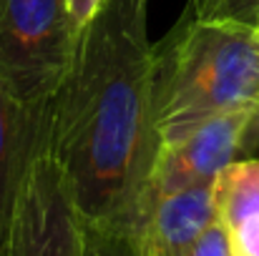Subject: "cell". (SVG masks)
Returning a JSON list of instances; mask_svg holds the SVG:
<instances>
[{
	"label": "cell",
	"instance_id": "6da1fadb",
	"mask_svg": "<svg viewBox=\"0 0 259 256\" xmlns=\"http://www.w3.org/2000/svg\"><path fill=\"white\" fill-rule=\"evenodd\" d=\"M149 0H106L48 106V138L81 221H139L159 153Z\"/></svg>",
	"mask_w": 259,
	"mask_h": 256
},
{
	"label": "cell",
	"instance_id": "7a4b0ae2",
	"mask_svg": "<svg viewBox=\"0 0 259 256\" xmlns=\"http://www.w3.org/2000/svg\"><path fill=\"white\" fill-rule=\"evenodd\" d=\"M257 106V28L184 10L154 45V121L159 143L219 113Z\"/></svg>",
	"mask_w": 259,
	"mask_h": 256
},
{
	"label": "cell",
	"instance_id": "3957f363",
	"mask_svg": "<svg viewBox=\"0 0 259 256\" xmlns=\"http://www.w3.org/2000/svg\"><path fill=\"white\" fill-rule=\"evenodd\" d=\"M78 35L66 0H0V81L28 113L56 98Z\"/></svg>",
	"mask_w": 259,
	"mask_h": 256
},
{
	"label": "cell",
	"instance_id": "277c9868",
	"mask_svg": "<svg viewBox=\"0 0 259 256\" xmlns=\"http://www.w3.org/2000/svg\"><path fill=\"white\" fill-rule=\"evenodd\" d=\"M5 256H81V216L48 138V108L33 128Z\"/></svg>",
	"mask_w": 259,
	"mask_h": 256
},
{
	"label": "cell",
	"instance_id": "5b68a950",
	"mask_svg": "<svg viewBox=\"0 0 259 256\" xmlns=\"http://www.w3.org/2000/svg\"><path fill=\"white\" fill-rule=\"evenodd\" d=\"M252 113L254 108L219 113L169 141H161L144 209L154 198L214 183V178L232 161L242 159V141Z\"/></svg>",
	"mask_w": 259,
	"mask_h": 256
},
{
	"label": "cell",
	"instance_id": "8992f818",
	"mask_svg": "<svg viewBox=\"0 0 259 256\" xmlns=\"http://www.w3.org/2000/svg\"><path fill=\"white\" fill-rule=\"evenodd\" d=\"M214 219V183L154 198L136 221L139 254L189 256Z\"/></svg>",
	"mask_w": 259,
	"mask_h": 256
},
{
	"label": "cell",
	"instance_id": "52a82bcc",
	"mask_svg": "<svg viewBox=\"0 0 259 256\" xmlns=\"http://www.w3.org/2000/svg\"><path fill=\"white\" fill-rule=\"evenodd\" d=\"M38 116L40 113H28L0 81V256H5L15 196L25 171Z\"/></svg>",
	"mask_w": 259,
	"mask_h": 256
},
{
	"label": "cell",
	"instance_id": "ba28073f",
	"mask_svg": "<svg viewBox=\"0 0 259 256\" xmlns=\"http://www.w3.org/2000/svg\"><path fill=\"white\" fill-rule=\"evenodd\" d=\"M217 221L229 231L259 214V159L247 156L232 161L214 178Z\"/></svg>",
	"mask_w": 259,
	"mask_h": 256
},
{
	"label": "cell",
	"instance_id": "9c48e42d",
	"mask_svg": "<svg viewBox=\"0 0 259 256\" xmlns=\"http://www.w3.org/2000/svg\"><path fill=\"white\" fill-rule=\"evenodd\" d=\"M81 256H141L134 221H81Z\"/></svg>",
	"mask_w": 259,
	"mask_h": 256
},
{
	"label": "cell",
	"instance_id": "30bf717a",
	"mask_svg": "<svg viewBox=\"0 0 259 256\" xmlns=\"http://www.w3.org/2000/svg\"><path fill=\"white\" fill-rule=\"evenodd\" d=\"M184 10L199 18L234 20L254 28L259 25V0H189Z\"/></svg>",
	"mask_w": 259,
	"mask_h": 256
},
{
	"label": "cell",
	"instance_id": "8fae6325",
	"mask_svg": "<svg viewBox=\"0 0 259 256\" xmlns=\"http://www.w3.org/2000/svg\"><path fill=\"white\" fill-rule=\"evenodd\" d=\"M232 256H259V214L227 231Z\"/></svg>",
	"mask_w": 259,
	"mask_h": 256
},
{
	"label": "cell",
	"instance_id": "7c38bea8",
	"mask_svg": "<svg viewBox=\"0 0 259 256\" xmlns=\"http://www.w3.org/2000/svg\"><path fill=\"white\" fill-rule=\"evenodd\" d=\"M189 256H232L227 229L214 219V221L209 224V229L199 236V241L194 244V249H191Z\"/></svg>",
	"mask_w": 259,
	"mask_h": 256
},
{
	"label": "cell",
	"instance_id": "4fadbf2b",
	"mask_svg": "<svg viewBox=\"0 0 259 256\" xmlns=\"http://www.w3.org/2000/svg\"><path fill=\"white\" fill-rule=\"evenodd\" d=\"M66 5H68V13H71L73 23L83 30L88 23L98 15V10L106 5V0H66Z\"/></svg>",
	"mask_w": 259,
	"mask_h": 256
},
{
	"label": "cell",
	"instance_id": "5bb4252c",
	"mask_svg": "<svg viewBox=\"0 0 259 256\" xmlns=\"http://www.w3.org/2000/svg\"><path fill=\"white\" fill-rule=\"evenodd\" d=\"M247 156L259 159V106L254 108V113L249 118V126H247L244 141H242V159H247Z\"/></svg>",
	"mask_w": 259,
	"mask_h": 256
},
{
	"label": "cell",
	"instance_id": "9a60e30c",
	"mask_svg": "<svg viewBox=\"0 0 259 256\" xmlns=\"http://www.w3.org/2000/svg\"><path fill=\"white\" fill-rule=\"evenodd\" d=\"M257 38H259V25H257Z\"/></svg>",
	"mask_w": 259,
	"mask_h": 256
}]
</instances>
